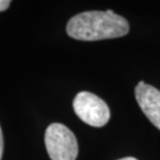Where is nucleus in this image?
<instances>
[{"label":"nucleus","instance_id":"obj_4","mask_svg":"<svg viewBox=\"0 0 160 160\" xmlns=\"http://www.w3.org/2000/svg\"><path fill=\"white\" fill-rule=\"evenodd\" d=\"M135 98L142 112L160 130V91L139 81L135 86Z\"/></svg>","mask_w":160,"mask_h":160},{"label":"nucleus","instance_id":"obj_7","mask_svg":"<svg viewBox=\"0 0 160 160\" xmlns=\"http://www.w3.org/2000/svg\"><path fill=\"white\" fill-rule=\"evenodd\" d=\"M119 160H138L134 157H125V158H122V159H119Z\"/></svg>","mask_w":160,"mask_h":160},{"label":"nucleus","instance_id":"obj_1","mask_svg":"<svg viewBox=\"0 0 160 160\" xmlns=\"http://www.w3.org/2000/svg\"><path fill=\"white\" fill-rule=\"evenodd\" d=\"M128 32V21L110 9L80 12L70 19L67 24V33L79 41L116 39L126 36Z\"/></svg>","mask_w":160,"mask_h":160},{"label":"nucleus","instance_id":"obj_3","mask_svg":"<svg viewBox=\"0 0 160 160\" xmlns=\"http://www.w3.org/2000/svg\"><path fill=\"white\" fill-rule=\"evenodd\" d=\"M75 113L80 120L92 127H103L110 119L108 105L92 92H81L73 101Z\"/></svg>","mask_w":160,"mask_h":160},{"label":"nucleus","instance_id":"obj_5","mask_svg":"<svg viewBox=\"0 0 160 160\" xmlns=\"http://www.w3.org/2000/svg\"><path fill=\"white\" fill-rule=\"evenodd\" d=\"M11 4L9 0H0V12H3L5 9H8Z\"/></svg>","mask_w":160,"mask_h":160},{"label":"nucleus","instance_id":"obj_2","mask_svg":"<svg viewBox=\"0 0 160 160\" xmlns=\"http://www.w3.org/2000/svg\"><path fill=\"white\" fill-rule=\"evenodd\" d=\"M45 145L51 160H76L78 156L74 133L60 123H53L47 128Z\"/></svg>","mask_w":160,"mask_h":160},{"label":"nucleus","instance_id":"obj_6","mask_svg":"<svg viewBox=\"0 0 160 160\" xmlns=\"http://www.w3.org/2000/svg\"><path fill=\"white\" fill-rule=\"evenodd\" d=\"M2 153H3V135H2L1 127H0V160L2 158Z\"/></svg>","mask_w":160,"mask_h":160}]
</instances>
